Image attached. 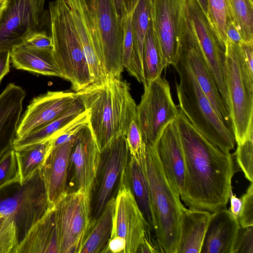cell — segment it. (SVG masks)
Returning a JSON list of instances; mask_svg holds the SVG:
<instances>
[{
    "label": "cell",
    "mask_w": 253,
    "mask_h": 253,
    "mask_svg": "<svg viewBox=\"0 0 253 253\" xmlns=\"http://www.w3.org/2000/svg\"><path fill=\"white\" fill-rule=\"evenodd\" d=\"M53 148V139L14 149L16 155L20 183H22L43 165Z\"/></svg>",
    "instance_id": "f546056e"
},
{
    "label": "cell",
    "mask_w": 253,
    "mask_h": 253,
    "mask_svg": "<svg viewBox=\"0 0 253 253\" xmlns=\"http://www.w3.org/2000/svg\"><path fill=\"white\" fill-rule=\"evenodd\" d=\"M179 40L178 52L186 59L217 115L232 129L230 113L204 57L187 10L182 19Z\"/></svg>",
    "instance_id": "7c38bea8"
},
{
    "label": "cell",
    "mask_w": 253,
    "mask_h": 253,
    "mask_svg": "<svg viewBox=\"0 0 253 253\" xmlns=\"http://www.w3.org/2000/svg\"><path fill=\"white\" fill-rule=\"evenodd\" d=\"M232 253H253V226H240Z\"/></svg>",
    "instance_id": "b9f144b4"
},
{
    "label": "cell",
    "mask_w": 253,
    "mask_h": 253,
    "mask_svg": "<svg viewBox=\"0 0 253 253\" xmlns=\"http://www.w3.org/2000/svg\"><path fill=\"white\" fill-rule=\"evenodd\" d=\"M101 43L108 77L121 78L122 63V27L119 24L110 0H86Z\"/></svg>",
    "instance_id": "9a60e30c"
},
{
    "label": "cell",
    "mask_w": 253,
    "mask_h": 253,
    "mask_svg": "<svg viewBox=\"0 0 253 253\" xmlns=\"http://www.w3.org/2000/svg\"><path fill=\"white\" fill-rule=\"evenodd\" d=\"M242 208L238 218L242 227L253 226V183L251 182L246 192L241 197Z\"/></svg>",
    "instance_id": "60d3db41"
},
{
    "label": "cell",
    "mask_w": 253,
    "mask_h": 253,
    "mask_svg": "<svg viewBox=\"0 0 253 253\" xmlns=\"http://www.w3.org/2000/svg\"><path fill=\"white\" fill-rule=\"evenodd\" d=\"M187 12L199 44L225 106L229 112L225 81V45L196 0H188Z\"/></svg>",
    "instance_id": "4fadbf2b"
},
{
    "label": "cell",
    "mask_w": 253,
    "mask_h": 253,
    "mask_svg": "<svg viewBox=\"0 0 253 253\" xmlns=\"http://www.w3.org/2000/svg\"><path fill=\"white\" fill-rule=\"evenodd\" d=\"M129 156L124 135L113 138L100 151L98 171L91 191L94 194L91 198V221L98 217L112 198L113 191L128 163Z\"/></svg>",
    "instance_id": "8fae6325"
},
{
    "label": "cell",
    "mask_w": 253,
    "mask_h": 253,
    "mask_svg": "<svg viewBox=\"0 0 253 253\" xmlns=\"http://www.w3.org/2000/svg\"><path fill=\"white\" fill-rule=\"evenodd\" d=\"M19 182L17 160L13 148L0 159V189L10 184Z\"/></svg>",
    "instance_id": "74e56055"
},
{
    "label": "cell",
    "mask_w": 253,
    "mask_h": 253,
    "mask_svg": "<svg viewBox=\"0 0 253 253\" xmlns=\"http://www.w3.org/2000/svg\"><path fill=\"white\" fill-rule=\"evenodd\" d=\"M7 1L4 0L0 2V17L6 6Z\"/></svg>",
    "instance_id": "f907efd6"
},
{
    "label": "cell",
    "mask_w": 253,
    "mask_h": 253,
    "mask_svg": "<svg viewBox=\"0 0 253 253\" xmlns=\"http://www.w3.org/2000/svg\"><path fill=\"white\" fill-rule=\"evenodd\" d=\"M126 137L130 155L139 162H143L146 157V144L136 119L130 122Z\"/></svg>",
    "instance_id": "8d00e7d4"
},
{
    "label": "cell",
    "mask_w": 253,
    "mask_h": 253,
    "mask_svg": "<svg viewBox=\"0 0 253 253\" xmlns=\"http://www.w3.org/2000/svg\"><path fill=\"white\" fill-rule=\"evenodd\" d=\"M234 24L242 42L253 43V1L228 0Z\"/></svg>",
    "instance_id": "836d02e7"
},
{
    "label": "cell",
    "mask_w": 253,
    "mask_h": 253,
    "mask_svg": "<svg viewBox=\"0 0 253 253\" xmlns=\"http://www.w3.org/2000/svg\"><path fill=\"white\" fill-rule=\"evenodd\" d=\"M131 25L136 55L142 63L145 39L151 25V0H139L132 15Z\"/></svg>",
    "instance_id": "d6a6232c"
},
{
    "label": "cell",
    "mask_w": 253,
    "mask_h": 253,
    "mask_svg": "<svg viewBox=\"0 0 253 253\" xmlns=\"http://www.w3.org/2000/svg\"><path fill=\"white\" fill-rule=\"evenodd\" d=\"M230 207L229 211L236 217L238 218L242 208V199L241 198L237 197L235 195L233 194L232 192L230 194Z\"/></svg>",
    "instance_id": "7dc6e473"
},
{
    "label": "cell",
    "mask_w": 253,
    "mask_h": 253,
    "mask_svg": "<svg viewBox=\"0 0 253 253\" xmlns=\"http://www.w3.org/2000/svg\"><path fill=\"white\" fill-rule=\"evenodd\" d=\"M145 169L155 218V235L161 253H177L184 205L164 172L155 144L146 145Z\"/></svg>",
    "instance_id": "277c9868"
},
{
    "label": "cell",
    "mask_w": 253,
    "mask_h": 253,
    "mask_svg": "<svg viewBox=\"0 0 253 253\" xmlns=\"http://www.w3.org/2000/svg\"><path fill=\"white\" fill-rule=\"evenodd\" d=\"M139 0H110L119 24L122 27L124 19L132 12Z\"/></svg>",
    "instance_id": "ee69618b"
},
{
    "label": "cell",
    "mask_w": 253,
    "mask_h": 253,
    "mask_svg": "<svg viewBox=\"0 0 253 253\" xmlns=\"http://www.w3.org/2000/svg\"><path fill=\"white\" fill-rule=\"evenodd\" d=\"M188 0H151V22L167 66L178 56L181 25Z\"/></svg>",
    "instance_id": "2e32d148"
},
{
    "label": "cell",
    "mask_w": 253,
    "mask_h": 253,
    "mask_svg": "<svg viewBox=\"0 0 253 253\" xmlns=\"http://www.w3.org/2000/svg\"><path fill=\"white\" fill-rule=\"evenodd\" d=\"M10 51L0 49V83L10 71Z\"/></svg>",
    "instance_id": "bcb514c9"
},
{
    "label": "cell",
    "mask_w": 253,
    "mask_h": 253,
    "mask_svg": "<svg viewBox=\"0 0 253 253\" xmlns=\"http://www.w3.org/2000/svg\"><path fill=\"white\" fill-rule=\"evenodd\" d=\"M23 44L38 49L52 50L53 48L51 37L44 30L30 34L24 38Z\"/></svg>",
    "instance_id": "7bdbcfd3"
},
{
    "label": "cell",
    "mask_w": 253,
    "mask_h": 253,
    "mask_svg": "<svg viewBox=\"0 0 253 253\" xmlns=\"http://www.w3.org/2000/svg\"><path fill=\"white\" fill-rule=\"evenodd\" d=\"M100 152L88 125H85L74 139L70 159L73 170L71 183L73 190L91 192L100 162Z\"/></svg>",
    "instance_id": "ac0fdd59"
},
{
    "label": "cell",
    "mask_w": 253,
    "mask_h": 253,
    "mask_svg": "<svg viewBox=\"0 0 253 253\" xmlns=\"http://www.w3.org/2000/svg\"><path fill=\"white\" fill-rule=\"evenodd\" d=\"M26 95L25 90L14 83L0 94V159L13 148Z\"/></svg>",
    "instance_id": "7402d4cb"
},
{
    "label": "cell",
    "mask_w": 253,
    "mask_h": 253,
    "mask_svg": "<svg viewBox=\"0 0 253 253\" xmlns=\"http://www.w3.org/2000/svg\"><path fill=\"white\" fill-rule=\"evenodd\" d=\"M80 41L92 79L99 85L108 78L100 41L86 0H66Z\"/></svg>",
    "instance_id": "e0dca14e"
},
{
    "label": "cell",
    "mask_w": 253,
    "mask_h": 253,
    "mask_svg": "<svg viewBox=\"0 0 253 253\" xmlns=\"http://www.w3.org/2000/svg\"><path fill=\"white\" fill-rule=\"evenodd\" d=\"M202 9L207 17L208 14V0H196Z\"/></svg>",
    "instance_id": "681fc988"
},
{
    "label": "cell",
    "mask_w": 253,
    "mask_h": 253,
    "mask_svg": "<svg viewBox=\"0 0 253 253\" xmlns=\"http://www.w3.org/2000/svg\"><path fill=\"white\" fill-rule=\"evenodd\" d=\"M253 138H248L237 144L235 159L238 166L250 182L253 180Z\"/></svg>",
    "instance_id": "f35d334b"
},
{
    "label": "cell",
    "mask_w": 253,
    "mask_h": 253,
    "mask_svg": "<svg viewBox=\"0 0 253 253\" xmlns=\"http://www.w3.org/2000/svg\"><path fill=\"white\" fill-rule=\"evenodd\" d=\"M150 231L132 192L122 174L115 197L111 238L120 237L124 240L125 253H137L139 247L150 234Z\"/></svg>",
    "instance_id": "5bb4252c"
},
{
    "label": "cell",
    "mask_w": 253,
    "mask_h": 253,
    "mask_svg": "<svg viewBox=\"0 0 253 253\" xmlns=\"http://www.w3.org/2000/svg\"><path fill=\"white\" fill-rule=\"evenodd\" d=\"M88 112L85 110L51 137L53 147L73 140L79 131L88 124Z\"/></svg>",
    "instance_id": "ab89813d"
},
{
    "label": "cell",
    "mask_w": 253,
    "mask_h": 253,
    "mask_svg": "<svg viewBox=\"0 0 253 253\" xmlns=\"http://www.w3.org/2000/svg\"><path fill=\"white\" fill-rule=\"evenodd\" d=\"M145 161L139 162L130 155L122 175L129 187L149 229L155 234L156 225L145 169Z\"/></svg>",
    "instance_id": "484cf974"
},
{
    "label": "cell",
    "mask_w": 253,
    "mask_h": 253,
    "mask_svg": "<svg viewBox=\"0 0 253 253\" xmlns=\"http://www.w3.org/2000/svg\"><path fill=\"white\" fill-rule=\"evenodd\" d=\"M155 147L164 172L181 197L184 189L185 165L176 120L165 127Z\"/></svg>",
    "instance_id": "ffe728a7"
},
{
    "label": "cell",
    "mask_w": 253,
    "mask_h": 253,
    "mask_svg": "<svg viewBox=\"0 0 253 253\" xmlns=\"http://www.w3.org/2000/svg\"><path fill=\"white\" fill-rule=\"evenodd\" d=\"M85 110L82 101L77 96L73 104L57 118L25 135L16 137L13 144V148L18 149L50 138Z\"/></svg>",
    "instance_id": "f1b7e54d"
},
{
    "label": "cell",
    "mask_w": 253,
    "mask_h": 253,
    "mask_svg": "<svg viewBox=\"0 0 253 253\" xmlns=\"http://www.w3.org/2000/svg\"><path fill=\"white\" fill-rule=\"evenodd\" d=\"M142 63L144 84L161 76L168 66L163 55L151 22L144 41Z\"/></svg>",
    "instance_id": "4dcf8cb0"
},
{
    "label": "cell",
    "mask_w": 253,
    "mask_h": 253,
    "mask_svg": "<svg viewBox=\"0 0 253 253\" xmlns=\"http://www.w3.org/2000/svg\"><path fill=\"white\" fill-rule=\"evenodd\" d=\"M73 141L53 147L40 169L52 206L68 192V179Z\"/></svg>",
    "instance_id": "44dd1931"
},
{
    "label": "cell",
    "mask_w": 253,
    "mask_h": 253,
    "mask_svg": "<svg viewBox=\"0 0 253 253\" xmlns=\"http://www.w3.org/2000/svg\"><path fill=\"white\" fill-rule=\"evenodd\" d=\"M176 121L185 165L180 198L189 208L211 213L226 209L238 170L232 155L207 139L179 109Z\"/></svg>",
    "instance_id": "6da1fadb"
},
{
    "label": "cell",
    "mask_w": 253,
    "mask_h": 253,
    "mask_svg": "<svg viewBox=\"0 0 253 253\" xmlns=\"http://www.w3.org/2000/svg\"><path fill=\"white\" fill-rule=\"evenodd\" d=\"M76 92L88 112V125L100 152L114 137L126 135L137 107L126 82L108 77L101 84Z\"/></svg>",
    "instance_id": "7a4b0ae2"
},
{
    "label": "cell",
    "mask_w": 253,
    "mask_h": 253,
    "mask_svg": "<svg viewBox=\"0 0 253 253\" xmlns=\"http://www.w3.org/2000/svg\"><path fill=\"white\" fill-rule=\"evenodd\" d=\"M207 18L225 43L229 25L233 18L228 0H208Z\"/></svg>",
    "instance_id": "e575fe53"
},
{
    "label": "cell",
    "mask_w": 253,
    "mask_h": 253,
    "mask_svg": "<svg viewBox=\"0 0 253 253\" xmlns=\"http://www.w3.org/2000/svg\"><path fill=\"white\" fill-rule=\"evenodd\" d=\"M77 98L76 92L48 91L34 97L18 124L16 137L25 135L50 123L67 110Z\"/></svg>",
    "instance_id": "d6986e66"
},
{
    "label": "cell",
    "mask_w": 253,
    "mask_h": 253,
    "mask_svg": "<svg viewBox=\"0 0 253 253\" xmlns=\"http://www.w3.org/2000/svg\"><path fill=\"white\" fill-rule=\"evenodd\" d=\"M239 44L242 42L240 33L233 23H231L227 31V40Z\"/></svg>",
    "instance_id": "c3c4849f"
},
{
    "label": "cell",
    "mask_w": 253,
    "mask_h": 253,
    "mask_svg": "<svg viewBox=\"0 0 253 253\" xmlns=\"http://www.w3.org/2000/svg\"><path fill=\"white\" fill-rule=\"evenodd\" d=\"M179 82L176 90L180 110L207 139L220 149L230 152L236 143L233 131L219 117L200 86L189 64L178 52L172 65Z\"/></svg>",
    "instance_id": "3957f363"
},
{
    "label": "cell",
    "mask_w": 253,
    "mask_h": 253,
    "mask_svg": "<svg viewBox=\"0 0 253 253\" xmlns=\"http://www.w3.org/2000/svg\"><path fill=\"white\" fill-rule=\"evenodd\" d=\"M10 61L17 69L64 79L52 50L35 49L22 44L11 50Z\"/></svg>",
    "instance_id": "4316f807"
},
{
    "label": "cell",
    "mask_w": 253,
    "mask_h": 253,
    "mask_svg": "<svg viewBox=\"0 0 253 253\" xmlns=\"http://www.w3.org/2000/svg\"><path fill=\"white\" fill-rule=\"evenodd\" d=\"M48 13L53 57L64 79L79 91L91 84L92 79L66 0L50 1Z\"/></svg>",
    "instance_id": "5b68a950"
},
{
    "label": "cell",
    "mask_w": 253,
    "mask_h": 253,
    "mask_svg": "<svg viewBox=\"0 0 253 253\" xmlns=\"http://www.w3.org/2000/svg\"><path fill=\"white\" fill-rule=\"evenodd\" d=\"M19 244L14 221L9 216L0 215V253H16Z\"/></svg>",
    "instance_id": "d590c367"
},
{
    "label": "cell",
    "mask_w": 253,
    "mask_h": 253,
    "mask_svg": "<svg viewBox=\"0 0 253 253\" xmlns=\"http://www.w3.org/2000/svg\"><path fill=\"white\" fill-rule=\"evenodd\" d=\"M136 107V120L146 145H154L165 127L176 120L179 109L173 101L169 82L161 76L143 84Z\"/></svg>",
    "instance_id": "9c48e42d"
},
{
    "label": "cell",
    "mask_w": 253,
    "mask_h": 253,
    "mask_svg": "<svg viewBox=\"0 0 253 253\" xmlns=\"http://www.w3.org/2000/svg\"><path fill=\"white\" fill-rule=\"evenodd\" d=\"M211 213L208 211L184 206L177 253H201Z\"/></svg>",
    "instance_id": "d4e9b609"
},
{
    "label": "cell",
    "mask_w": 253,
    "mask_h": 253,
    "mask_svg": "<svg viewBox=\"0 0 253 253\" xmlns=\"http://www.w3.org/2000/svg\"><path fill=\"white\" fill-rule=\"evenodd\" d=\"M52 207L40 169L22 183H11L0 189V215L9 216L14 221L19 243Z\"/></svg>",
    "instance_id": "52a82bcc"
},
{
    "label": "cell",
    "mask_w": 253,
    "mask_h": 253,
    "mask_svg": "<svg viewBox=\"0 0 253 253\" xmlns=\"http://www.w3.org/2000/svg\"><path fill=\"white\" fill-rule=\"evenodd\" d=\"M133 12L124 19L122 23V63L124 68L130 76L135 78L139 83L143 84L144 80L142 65L136 55L134 44L131 25Z\"/></svg>",
    "instance_id": "1f68e13d"
},
{
    "label": "cell",
    "mask_w": 253,
    "mask_h": 253,
    "mask_svg": "<svg viewBox=\"0 0 253 253\" xmlns=\"http://www.w3.org/2000/svg\"><path fill=\"white\" fill-rule=\"evenodd\" d=\"M115 208V198L112 197L98 217L91 221L80 253H106L111 236Z\"/></svg>",
    "instance_id": "83f0119b"
},
{
    "label": "cell",
    "mask_w": 253,
    "mask_h": 253,
    "mask_svg": "<svg viewBox=\"0 0 253 253\" xmlns=\"http://www.w3.org/2000/svg\"><path fill=\"white\" fill-rule=\"evenodd\" d=\"M243 64L249 73L253 75V43L242 42L239 43Z\"/></svg>",
    "instance_id": "f6af8a7d"
},
{
    "label": "cell",
    "mask_w": 253,
    "mask_h": 253,
    "mask_svg": "<svg viewBox=\"0 0 253 253\" xmlns=\"http://www.w3.org/2000/svg\"><path fill=\"white\" fill-rule=\"evenodd\" d=\"M16 253H59L54 207L32 227Z\"/></svg>",
    "instance_id": "cb8c5ba5"
},
{
    "label": "cell",
    "mask_w": 253,
    "mask_h": 253,
    "mask_svg": "<svg viewBox=\"0 0 253 253\" xmlns=\"http://www.w3.org/2000/svg\"><path fill=\"white\" fill-rule=\"evenodd\" d=\"M251 0L253 1V0Z\"/></svg>",
    "instance_id": "f5cc1de1"
},
{
    "label": "cell",
    "mask_w": 253,
    "mask_h": 253,
    "mask_svg": "<svg viewBox=\"0 0 253 253\" xmlns=\"http://www.w3.org/2000/svg\"><path fill=\"white\" fill-rule=\"evenodd\" d=\"M46 0H7L0 17V49L11 50L30 34L49 24Z\"/></svg>",
    "instance_id": "30bf717a"
},
{
    "label": "cell",
    "mask_w": 253,
    "mask_h": 253,
    "mask_svg": "<svg viewBox=\"0 0 253 253\" xmlns=\"http://www.w3.org/2000/svg\"><path fill=\"white\" fill-rule=\"evenodd\" d=\"M91 192L69 191L53 206L59 253H80L91 224Z\"/></svg>",
    "instance_id": "ba28073f"
},
{
    "label": "cell",
    "mask_w": 253,
    "mask_h": 253,
    "mask_svg": "<svg viewBox=\"0 0 253 253\" xmlns=\"http://www.w3.org/2000/svg\"><path fill=\"white\" fill-rule=\"evenodd\" d=\"M240 226L238 218L226 208L212 213L201 253H232Z\"/></svg>",
    "instance_id": "603a6c76"
},
{
    "label": "cell",
    "mask_w": 253,
    "mask_h": 253,
    "mask_svg": "<svg viewBox=\"0 0 253 253\" xmlns=\"http://www.w3.org/2000/svg\"><path fill=\"white\" fill-rule=\"evenodd\" d=\"M4 0H0V2L2 1H4Z\"/></svg>",
    "instance_id": "816d5d0a"
},
{
    "label": "cell",
    "mask_w": 253,
    "mask_h": 253,
    "mask_svg": "<svg viewBox=\"0 0 253 253\" xmlns=\"http://www.w3.org/2000/svg\"><path fill=\"white\" fill-rule=\"evenodd\" d=\"M225 81L236 143L253 138V76L244 66L239 44L227 39Z\"/></svg>",
    "instance_id": "8992f818"
}]
</instances>
